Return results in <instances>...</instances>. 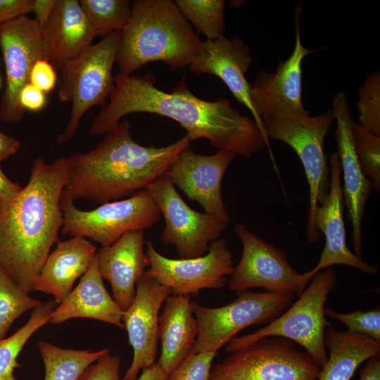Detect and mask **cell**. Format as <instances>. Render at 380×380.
I'll return each instance as SVG.
<instances>
[{"label": "cell", "instance_id": "obj_1", "mask_svg": "<svg viewBox=\"0 0 380 380\" xmlns=\"http://www.w3.org/2000/svg\"><path fill=\"white\" fill-rule=\"evenodd\" d=\"M115 89L93 119L89 133L106 134L121 119L134 113L169 118L186 130L189 141L205 139L211 146L250 158L266 146L268 138L254 119L243 115L225 98L203 100L189 90L183 77L170 92L159 89L153 72L144 75L115 76Z\"/></svg>", "mask_w": 380, "mask_h": 380}, {"label": "cell", "instance_id": "obj_2", "mask_svg": "<svg viewBox=\"0 0 380 380\" xmlns=\"http://www.w3.org/2000/svg\"><path fill=\"white\" fill-rule=\"evenodd\" d=\"M68 177L67 158L48 164L34 160L29 182L15 199L0 208V266L27 293L50 250L59 239L61 196Z\"/></svg>", "mask_w": 380, "mask_h": 380}, {"label": "cell", "instance_id": "obj_3", "mask_svg": "<svg viewBox=\"0 0 380 380\" xmlns=\"http://www.w3.org/2000/svg\"><path fill=\"white\" fill-rule=\"evenodd\" d=\"M189 146L186 135L163 147L141 146L132 139L129 123L123 120L94 148L67 158L64 190L74 201L84 198L98 205L131 196L165 175Z\"/></svg>", "mask_w": 380, "mask_h": 380}, {"label": "cell", "instance_id": "obj_4", "mask_svg": "<svg viewBox=\"0 0 380 380\" xmlns=\"http://www.w3.org/2000/svg\"><path fill=\"white\" fill-rule=\"evenodd\" d=\"M202 41L172 0H134L118 47L119 72L132 75L150 62L171 71L189 66Z\"/></svg>", "mask_w": 380, "mask_h": 380}, {"label": "cell", "instance_id": "obj_5", "mask_svg": "<svg viewBox=\"0 0 380 380\" xmlns=\"http://www.w3.org/2000/svg\"><path fill=\"white\" fill-rule=\"evenodd\" d=\"M121 35L122 30H117L103 37L59 70L58 99L72 103L68 123L57 137L59 144L75 137L87 111L107 104V99L115 89L113 67Z\"/></svg>", "mask_w": 380, "mask_h": 380}, {"label": "cell", "instance_id": "obj_6", "mask_svg": "<svg viewBox=\"0 0 380 380\" xmlns=\"http://www.w3.org/2000/svg\"><path fill=\"white\" fill-rule=\"evenodd\" d=\"M338 277L331 267L316 273L298 299L285 312L258 331L229 341L225 351L231 353L267 336H279L300 345L321 368L328 359L324 333L331 324L325 315L328 295Z\"/></svg>", "mask_w": 380, "mask_h": 380}, {"label": "cell", "instance_id": "obj_7", "mask_svg": "<svg viewBox=\"0 0 380 380\" xmlns=\"http://www.w3.org/2000/svg\"><path fill=\"white\" fill-rule=\"evenodd\" d=\"M334 121L331 110L315 116L309 113L262 120L268 139L279 140L290 146L303 166L310 191L306 237L310 243H317L321 237L315 228L314 216L317 207L329 191L330 172L324 144Z\"/></svg>", "mask_w": 380, "mask_h": 380}, {"label": "cell", "instance_id": "obj_8", "mask_svg": "<svg viewBox=\"0 0 380 380\" xmlns=\"http://www.w3.org/2000/svg\"><path fill=\"white\" fill-rule=\"evenodd\" d=\"M63 223V235L89 238L108 246L130 231H144L160 219V211L146 189L134 193L129 198L109 201L91 210H82L64 189L61 196Z\"/></svg>", "mask_w": 380, "mask_h": 380}, {"label": "cell", "instance_id": "obj_9", "mask_svg": "<svg viewBox=\"0 0 380 380\" xmlns=\"http://www.w3.org/2000/svg\"><path fill=\"white\" fill-rule=\"evenodd\" d=\"M229 354L212 367L209 380H317L320 370L310 354L279 336L260 338Z\"/></svg>", "mask_w": 380, "mask_h": 380}, {"label": "cell", "instance_id": "obj_10", "mask_svg": "<svg viewBox=\"0 0 380 380\" xmlns=\"http://www.w3.org/2000/svg\"><path fill=\"white\" fill-rule=\"evenodd\" d=\"M236 293V300L218 308L191 302L198 323V335L193 353H217L243 329L272 322L291 305L295 296L248 290Z\"/></svg>", "mask_w": 380, "mask_h": 380}, {"label": "cell", "instance_id": "obj_11", "mask_svg": "<svg viewBox=\"0 0 380 380\" xmlns=\"http://www.w3.org/2000/svg\"><path fill=\"white\" fill-rule=\"evenodd\" d=\"M165 220L161 241L175 246L180 258L204 255L210 244L220 238L229 224L205 213L191 209L165 175L146 189Z\"/></svg>", "mask_w": 380, "mask_h": 380}, {"label": "cell", "instance_id": "obj_12", "mask_svg": "<svg viewBox=\"0 0 380 380\" xmlns=\"http://www.w3.org/2000/svg\"><path fill=\"white\" fill-rule=\"evenodd\" d=\"M234 232L242 243L243 251L231 274L230 291L238 293L251 288H262L275 293L301 294L308 284L303 274L291 267L282 251L241 223L235 224Z\"/></svg>", "mask_w": 380, "mask_h": 380}, {"label": "cell", "instance_id": "obj_13", "mask_svg": "<svg viewBox=\"0 0 380 380\" xmlns=\"http://www.w3.org/2000/svg\"><path fill=\"white\" fill-rule=\"evenodd\" d=\"M148 269L145 274L171 289L172 294H195L203 289H219L233 270V256L224 238L212 242L207 253L194 258L163 256L146 241Z\"/></svg>", "mask_w": 380, "mask_h": 380}, {"label": "cell", "instance_id": "obj_14", "mask_svg": "<svg viewBox=\"0 0 380 380\" xmlns=\"http://www.w3.org/2000/svg\"><path fill=\"white\" fill-rule=\"evenodd\" d=\"M0 49L6 72L0 119L15 123L23 119L25 113L19 103V93L30 82L35 62L40 59L49 61V55L41 28L34 18L27 15L0 25Z\"/></svg>", "mask_w": 380, "mask_h": 380}, {"label": "cell", "instance_id": "obj_15", "mask_svg": "<svg viewBox=\"0 0 380 380\" xmlns=\"http://www.w3.org/2000/svg\"><path fill=\"white\" fill-rule=\"evenodd\" d=\"M301 9L302 3H300L295 8L296 40L291 56L279 62L274 72L262 70L251 84V101L262 122L273 118L310 113L302 101V63L307 56L316 50L302 44Z\"/></svg>", "mask_w": 380, "mask_h": 380}, {"label": "cell", "instance_id": "obj_16", "mask_svg": "<svg viewBox=\"0 0 380 380\" xmlns=\"http://www.w3.org/2000/svg\"><path fill=\"white\" fill-rule=\"evenodd\" d=\"M236 156L223 149L212 155H201L189 146L178 155L166 175L189 199L198 202L205 213L229 224L221 186L225 172Z\"/></svg>", "mask_w": 380, "mask_h": 380}, {"label": "cell", "instance_id": "obj_17", "mask_svg": "<svg viewBox=\"0 0 380 380\" xmlns=\"http://www.w3.org/2000/svg\"><path fill=\"white\" fill-rule=\"evenodd\" d=\"M171 294L170 288L145 274L137 280L134 299L122 314L133 358L121 380H135L139 372L156 363L159 311Z\"/></svg>", "mask_w": 380, "mask_h": 380}, {"label": "cell", "instance_id": "obj_18", "mask_svg": "<svg viewBox=\"0 0 380 380\" xmlns=\"http://www.w3.org/2000/svg\"><path fill=\"white\" fill-rule=\"evenodd\" d=\"M329 163V191L323 203L317 207L314 216L315 228L324 234L325 245L317 265L303 274L306 284L316 273L334 265L350 266L371 275L378 273L376 265L365 262L347 246L343 220L344 199L341 183V167L336 151L330 155Z\"/></svg>", "mask_w": 380, "mask_h": 380}, {"label": "cell", "instance_id": "obj_19", "mask_svg": "<svg viewBox=\"0 0 380 380\" xmlns=\"http://www.w3.org/2000/svg\"><path fill=\"white\" fill-rule=\"evenodd\" d=\"M331 111L336 122V152L343 174L342 189L347 215L353 227V248L355 255L362 259V222L372 185L362 173L355 152L351 135L353 118L345 92L338 91L334 96Z\"/></svg>", "mask_w": 380, "mask_h": 380}, {"label": "cell", "instance_id": "obj_20", "mask_svg": "<svg viewBox=\"0 0 380 380\" xmlns=\"http://www.w3.org/2000/svg\"><path fill=\"white\" fill-rule=\"evenodd\" d=\"M252 64L250 48L243 39L238 36L229 39L223 35L215 40L202 42L200 51L189 68L196 75L208 74L219 77L234 98L251 111L253 119L265 134L262 120L251 103V84L246 77Z\"/></svg>", "mask_w": 380, "mask_h": 380}, {"label": "cell", "instance_id": "obj_21", "mask_svg": "<svg viewBox=\"0 0 380 380\" xmlns=\"http://www.w3.org/2000/svg\"><path fill=\"white\" fill-rule=\"evenodd\" d=\"M143 232H128L95 255L99 273L110 284L113 298L123 311L132 303L137 281L148 267Z\"/></svg>", "mask_w": 380, "mask_h": 380}, {"label": "cell", "instance_id": "obj_22", "mask_svg": "<svg viewBox=\"0 0 380 380\" xmlns=\"http://www.w3.org/2000/svg\"><path fill=\"white\" fill-rule=\"evenodd\" d=\"M42 33L49 62L56 70L92 44L96 37L78 0H56Z\"/></svg>", "mask_w": 380, "mask_h": 380}, {"label": "cell", "instance_id": "obj_23", "mask_svg": "<svg viewBox=\"0 0 380 380\" xmlns=\"http://www.w3.org/2000/svg\"><path fill=\"white\" fill-rule=\"evenodd\" d=\"M96 253V247L84 237L59 241L37 276L33 290L51 295L59 304L86 272Z\"/></svg>", "mask_w": 380, "mask_h": 380}, {"label": "cell", "instance_id": "obj_24", "mask_svg": "<svg viewBox=\"0 0 380 380\" xmlns=\"http://www.w3.org/2000/svg\"><path fill=\"white\" fill-rule=\"evenodd\" d=\"M122 314L103 284L94 256L79 284L53 310L49 323L58 324L73 318H89L125 329Z\"/></svg>", "mask_w": 380, "mask_h": 380}, {"label": "cell", "instance_id": "obj_25", "mask_svg": "<svg viewBox=\"0 0 380 380\" xmlns=\"http://www.w3.org/2000/svg\"><path fill=\"white\" fill-rule=\"evenodd\" d=\"M197 335L189 296L170 295L158 317L161 352L156 362L167 375L193 353Z\"/></svg>", "mask_w": 380, "mask_h": 380}, {"label": "cell", "instance_id": "obj_26", "mask_svg": "<svg viewBox=\"0 0 380 380\" xmlns=\"http://www.w3.org/2000/svg\"><path fill=\"white\" fill-rule=\"evenodd\" d=\"M324 343L329 354L317 380H350L362 362L380 355V341L331 325L325 331Z\"/></svg>", "mask_w": 380, "mask_h": 380}, {"label": "cell", "instance_id": "obj_27", "mask_svg": "<svg viewBox=\"0 0 380 380\" xmlns=\"http://www.w3.org/2000/svg\"><path fill=\"white\" fill-rule=\"evenodd\" d=\"M37 345L44 365V380H78L90 365L110 353L108 348L97 351L65 349L44 341Z\"/></svg>", "mask_w": 380, "mask_h": 380}, {"label": "cell", "instance_id": "obj_28", "mask_svg": "<svg viewBox=\"0 0 380 380\" xmlns=\"http://www.w3.org/2000/svg\"><path fill=\"white\" fill-rule=\"evenodd\" d=\"M56 304L53 299L42 303L32 311L21 328L9 337L0 339V380H16L13 373L20 366L18 356L32 336L49 323Z\"/></svg>", "mask_w": 380, "mask_h": 380}, {"label": "cell", "instance_id": "obj_29", "mask_svg": "<svg viewBox=\"0 0 380 380\" xmlns=\"http://www.w3.org/2000/svg\"><path fill=\"white\" fill-rule=\"evenodd\" d=\"M174 2L186 20L208 40H215L224 35V1L176 0Z\"/></svg>", "mask_w": 380, "mask_h": 380}, {"label": "cell", "instance_id": "obj_30", "mask_svg": "<svg viewBox=\"0 0 380 380\" xmlns=\"http://www.w3.org/2000/svg\"><path fill=\"white\" fill-rule=\"evenodd\" d=\"M79 1L96 37H105L113 32L122 30L131 16V1L128 0Z\"/></svg>", "mask_w": 380, "mask_h": 380}, {"label": "cell", "instance_id": "obj_31", "mask_svg": "<svg viewBox=\"0 0 380 380\" xmlns=\"http://www.w3.org/2000/svg\"><path fill=\"white\" fill-rule=\"evenodd\" d=\"M42 303L15 284L0 266V339L17 319Z\"/></svg>", "mask_w": 380, "mask_h": 380}, {"label": "cell", "instance_id": "obj_32", "mask_svg": "<svg viewBox=\"0 0 380 380\" xmlns=\"http://www.w3.org/2000/svg\"><path fill=\"white\" fill-rule=\"evenodd\" d=\"M351 135L360 169L369 178L372 189L380 191V136L365 129L353 120Z\"/></svg>", "mask_w": 380, "mask_h": 380}, {"label": "cell", "instance_id": "obj_33", "mask_svg": "<svg viewBox=\"0 0 380 380\" xmlns=\"http://www.w3.org/2000/svg\"><path fill=\"white\" fill-rule=\"evenodd\" d=\"M357 123L380 136V72L369 75L358 89Z\"/></svg>", "mask_w": 380, "mask_h": 380}, {"label": "cell", "instance_id": "obj_34", "mask_svg": "<svg viewBox=\"0 0 380 380\" xmlns=\"http://www.w3.org/2000/svg\"><path fill=\"white\" fill-rule=\"evenodd\" d=\"M325 315L339 320L348 331L367 336L380 341V309L379 307L367 311L357 310L350 313L338 312L326 308Z\"/></svg>", "mask_w": 380, "mask_h": 380}, {"label": "cell", "instance_id": "obj_35", "mask_svg": "<svg viewBox=\"0 0 380 380\" xmlns=\"http://www.w3.org/2000/svg\"><path fill=\"white\" fill-rule=\"evenodd\" d=\"M216 352L191 353L167 375V380H209Z\"/></svg>", "mask_w": 380, "mask_h": 380}, {"label": "cell", "instance_id": "obj_36", "mask_svg": "<svg viewBox=\"0 0 380 380\" xmlns=\"http://www.w3.org/2000/svg\"><path fill=\"white\" fill-rule=\"evenodd\" d=\"M109 353L90 365L78 380H121L119 374L120 358Z\"/></svg>", "mask_w": 380, "mask_h": 380}, {"label": "cell", "instance_id": "obj_37", "mask_svg": "<svg viewBox=\"0 0 380 380\" xmlns=\"http://www.w3.org/2000/svg\"><path fill=\"white\" fill-rule=\"evenodd\" d=\"M30 83L44 93L50 92L57 84L56 69L47 60L37 61L31 70Z\"/></svg>", "mask_w": 380, "mask_h": 380}, {"label": "cell", "instance_id": "obj_38", "mask_svg": "<svg viewBox=\"0 0 380 380\" xmlns=\"http://www.w3.org/2000/svg\"><path fill=\"white\" fill-rule=\"evenodd\" d=\"M33 0H0V25L32 12Z\"/></svg>", "mask_w": 380, "mask_h": 380}, {"label": "cell", "instance_id": "obj_39", "mask_svg": "<svg viewBox=\"0 0 380 380\" xmlns=\"http://www.w3.org/2000/svg\"><path fill=\"white\" fill-rule=\"evenodd\" d=\"M18 99L20 105L25 111H39L46 103L45 93L30 82L21 89Z\"/></svg>", "mask_w": 380, "mask_h": 380}, {"label": "cell", "instance_id": "obj_40", "mask_svg": "<svg viewBox=\"0 0 380 380\" xmlns=\"http://www.w3.org/2000/svg\"><path fill=\"white\" fill-rule=\"evenodd\" d=\"M23 189L19 184L10 180L0 166V208L12 203Z\"/></svg>", "mask_w": 380, "mask_h": 380}, {"label": "cell", "instance_id": "obj_41", "mask_svg": "<svg viewBox=\"0 0 380 380\" xmlns=\"http://www.w3.org/2000/svg\"><path fill=\"white\" fill-rule=\"evenodd\" d=\"M56 0H33L32 13L34 20L42 30L49 22L54 10Z\"/></svg>", "mask_w": 380, "mask_h": 380}, {"label": "cell", "instance_id": "obj_42", "mask_svg": "<svg viewBox=\"0 0 380 380\" xmlns=\"http://www.w3.org/2000/svg\"><path fill=\"white\" fill-rule=\"evenodd\" d=\"M19 147L20 142L16 139L0 132V162L14 155Z\"/></svg>", "mask_w": 380, "mask_h": 380}, {"label": "cell", "instance_id": "obj_43", "mask_svg": "<svg viewBox=\"0 0 380 380\" xmlns=\"http://www.w3.org/2000/svg\"><path fill=\"white\" fill-rule=\"evenodd\" d=\"M360 380H380V355L366 361L360 370Z\"/></svg>", "mask_w": 380, "mask_h": 380}, {"label": "cell", "instance_id": "obj_44", "mask_svg": "<svg viewBox=\"0 0 380 380\" xmlns=\"http://www.w3.org/2000/svg\"><path fill=\"white\" fill-rule=\"evenodd\" d=\"M141 372V375L135 380H167L166 373L156 362Z\"/></svg>", "mask_w": 380, "mask_h": 380}, {"label": "cell", "instance_id": "obj_45", "mask_svg": "<svg viewBox=\"0 0 380 380\" xmlns=\"http://www.w3.org/2000/svg\"><path fill=\"white\" fill-rule=\"evenodd\" d=\"M0 87H1V80H0Z\"/></svg>", "mask_w": 380, "mask_h": 380}]
</instances>
